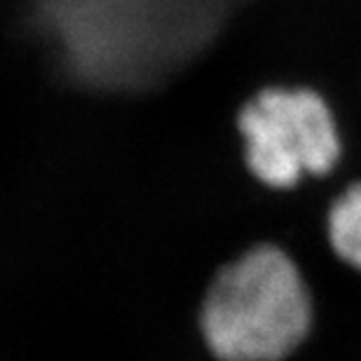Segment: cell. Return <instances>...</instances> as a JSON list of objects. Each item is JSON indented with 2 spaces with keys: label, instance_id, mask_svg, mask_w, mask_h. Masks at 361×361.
I'll list each match as a JSON object with an SVG mask.
<instances>
[{
  "label": "cell",
  "instance_id": "6da1fadb",
  "mask_svg": "<svg viewBox=\"0 0 361 361\" xmlns=\"http://www.w3.org/2000/svg\"><path fill=\"white\" fill-rule=\"evenodd\" d=\"M312 302L284 251L258 247L228 265L202 310L207 345L221 361H277L307 336Z\"/></svg>",
  "mask_w": 361,
  "mask_h": 361
},
{
  "label": "cell",
  "instance_id": "7a4b0ae2",
  "mask_svg": "<svg viewBox=\"0 0 361 361\" xmlns=\"http://www.w3.org/2000/svg\"><path fill=\"white\" fill-rule=\"evenodd\" d=\"M235 134L251 176L286 190L307 176H329L345 155V129L314 85L272 82L242 101Z\"/></svg>",
  "mask_w": 361,
  "mask_h": 361
},
{
  "label": "cell",
  "instance_id": "3957f363",
  "mask_svg": "<svg viewBox=\"0 0 361 361\" xmlns=\"http://www.w3.org/2000/svg\"><path fill=\"white\" fill-rule=\"evenodd\" d=\"M329 237L336 254L361 270V180L345 188L329 214Z\"/></svg>",
  "mask_w": 361,
  "mask_h": 361
}]
</instances>
